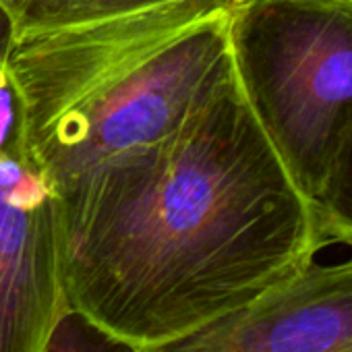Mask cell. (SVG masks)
Segmentation results:
<instances>
[{"label":"cell","mask_w":352,"mask_h":352,"mask_svg":"<svg viewBox=\"0 0 352 352\" xmlns=\"http://www.w3.org/2000/svg\"><path fill=\"white\" fill-rule=\"evenodd\" d=\"M321 249L239 75L174 137L63 197L67 305L139 348L251 302Z\"/></svg>","instance_id":"1"},{"label":"cell","mask_w":352,"mask_h":352,"mask_svg":"<svg viewBox=\"0 0 352 352\" xmlns=\"http://www.w3.org/2000/svg\"><path fill=\"white\" fill-rule=\"evenodd\" d=\"M228 0L5 32L28 155L67 197L185 129L234 79Z\"/></svg>","instance_id":"2"},{"label":"cell","mask_w":352,"mask_h":352,"mask_svg":"<svg viewBox=\"0 0 352 352\" xmlns=\"http://www.w3.org/2000/svg\"><path fill=\"white\" fill-rule=\"evenodd\" d=\"M230 44L257 120L313 204L352 126V0H243Z\"/></svg>","instance_id":"3"},{"label":"cell","mask_w":352,"mask_h":352,"mask_svg":"<svg viewBox=\"0 0 352 352\" xmlns=\"http://www.w3.org/2000/svg\"><path fill=\"white\" fill-rule=\"evenodd\" d=\"M63 197L28 151L0 157V352H42L67 309Z\"/></svg>","instance_id":"4"},{"label":"cell","mask_w":352,"mask_h":352,"mask_svg":"<svg viewBox=\"0 0 352 352\" xmlns=\"http://www.w3.org/2000/svg\"><path fill=\"white\" fill-rule=\"evenodd\" d=\"M139 352H352V251L313 259L251 302Z\"/></svg>","instance_id":"5"},{"label":"cell","mask_w":352,"mask_h":352,"mask_svg":"<svg viewBox=\"0 0 352 352\" xmlns=\"http://www.w3.org/2000/svg\"><path fill=\"white\" fill-rule=\"evenodd\" d=\"M170 0H0L7 34L58 28L137 11Z\"/></svg>","instance_id":"6"},{"label":"cell","mask_w":352,"mask_h":352,"mask_svg":"<svg viewBox=\"0 0 352 352\" xmlns=\"http://www.w3.org/2000/svg\"><path fill=\"white\" fill-rule=\"evenodd\" d=\"M313 208L323 247H352V126L313 199Z\"/></svg>","instance_id":"7"},{"label":"cell","mask_w":352,"mask_h":352,"mask_svg":"<svg viewBox=\"0 0 352 352\" xmlns=\"http://www.w3.org/2000/svg\"><path fill=\"white\" fill-rule=\"evenodd\" d=\"M42 352H139V346L67 307L58 315Z\"/></svg>","instance_id":"8"},{"label":"cell","mask_w":352,"mask_h":352,"mask_svg":"<svg viewBox=\"0 0 352 352\" xmlns=\"http://www.w3.org/2000/svg\"><path fill=\"white\" fill-rule=\"evenodd\" d=\"M25 151L21 100L5 60V44H0V157Z\"/></svg>","instance_id":"9"},{"label":"cell","mask_w":352,"mask_h":352,"mask_svg":"<svg viewBox=\"0 0 352 352\" xmlns=\"http://www.w3.org/2000/svg\"><path fill=\"white\" fill-rule=\"evenodd\" d=\"M228 3H243V0H228Z\"/></svg>","instance_id":"10"}]
</instances>
